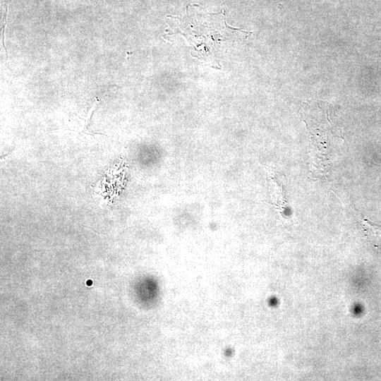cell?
Listing matches in <instances>:
<instances>
[{
    "label": "cell",
    "instance_id": "6da1fadb",
    "mask_svg": "<svg viewBox=\"0 0 381 381\" xmlns=\"http://www.w3.org/2000/svg\"><path fill=\"white\" fill-rule=\"evenodd\" d=\"M362 226L368 241L375 248L381 251V225L364 218L362 221Z\"/></svg>",
    "mask_w": 381,
    "mask_h": 381
}]
</instances>
